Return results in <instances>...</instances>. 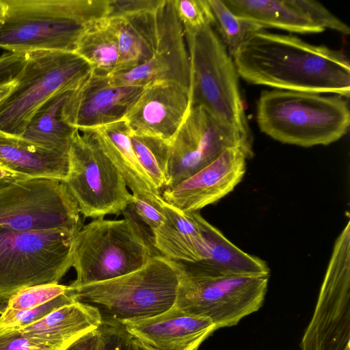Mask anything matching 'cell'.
<instances>
[{
  "label": "cell",
  "mask_w": 350,
  "mask_h": 350,
  "mask_svg": "<svg viewBox=\"0 0 350 350\" xmlns=\"http://www.w3.org/2000/svg\"><path fill=\"white\" fill-rule=\"evenodd\" d=\"M133 204L137 216L152 232L165 223V215L154 206L135 198Z\"/></svg>",
  "instance_id": "74e56055"
},
{
  "label": "cell",
  "mask_w": 350,
  "mask_h": 350,
  "mask_svg": "<svg viewBox=\"0 0 350 350\" xmlns=\"http://www.w3.org/2000/svg\"><path fill=\"white\" fill-rule=\"evenodd\" d=\"M173 3L185 33L212 26L213 18L207 0H173Z\"/></svg>",
  "instance_id": "1f68e13d"
},
{
  "label": "cell",
  "mask_w": 350,
  "mask_h": 350,
  "mask_svg": "<svg viewBox=\"0 0 350 350\" xmlns=\"http://www.w3.org/2000/svg\"><path fill=\"white\" fill-rule=\"evenodd\" d=\"M163 0H108L106 17H122L145 12H154Z\"/></svg>",
  "instance_id": "e575fe53"
},
{
  "label": "cell",
  "mask_w": 350,
  "mask_h": 350,
  "mask_svg": "<svg viewBox=\"0 0 350 350\" xmlns=\"http://www.w3.org/2000/svg\"><path fill=\"white\" fill-rule=\"evenodd\" d=\"M256 122L261 132L282 144L327 146L347 133L350 111L337 94L273 89L261 92Z\"/></svg>",
  "instance_id": "3957f363"
},
{
  "label": "cell",
  "mask_w": 350,
  "mask_h": 350,
  "mask_svg": "<svg viewBox=\"0 0 350 350\" xmlns=\"http://www.w3.org/2000/svg\"><path fill=\"white\" fill-rule=\"evenodd\" d=\"M210 8L212 27L232 57L238 49L256 31L265 28L234 14L223 0H207Z\"/></svg>",
  "instance_id": "f1b7e54d"
},
{
  "label": "cell",
  "mask_w": 350,
  "mask_h": 350,
  "mask_svg": "<svg viewBox=\"0 0 350 350\" xmlns=\"http://www.w3.org/2000/svg\"><path fill=\"white\" fill-rule=\"evenodd\" d=\"M0 164L28 178H52L64 181L69 168L68 154L38 146L21 136L0 131Z\"/></svg>",
  "instance_id": "7402d4cb"
},
{
  "label": "cell",
  "mask_w": 350,
  "mask_h": 350,
  "mask_svg": "<svg viewBox=\"0 0 350 350\" xmlns=\"http://www.w3.org/2000/svg\"><path fill=\"white\" fill-rule=\"evenodd\" d=\"M91 72L90 64L75 52L27 53L13 89L0 103V131L22 135L30 119L46 102L73 91Z\"/></svg>",
  "instance_id": "52a82bcc"
},
{
  "label": "cell",
  "mask_w": 350,
  "mask_h": 350,
  "mask_svg": "<svg viewBox=\"0 0 350 350\" xmlns=\"http://www.w3.org/2000/svg\"><path fill=\"white\" fill-rule=\"evenodd\" d=\"M5 10V4L4 0H0V21L3 18Z\"/></svg>",
  "instance_id": "7bdbcfd3"
},
{
  "label": "cell",
  "mask_w": 350,
  "mask_h": 350,
  "mask_svg": "<svg viewBox=\"0 0 350 350\" xmlns=\"http://www.w3.org/2000/svg\"><path fill=\"white\" fill-rule=\"evenodd\" d=\"M98 350H137L134 338L120 323L103 321Z\"/></svg>",
  "instance_id": "d6a6232c"
},
{
  "label": "cell",
  "mask_w": 350,
  "mask_h": 350,
  "mask_svg": "<svg viewBox=\"0 0 350 350\" xmlns=\"http://www.w3.org/2000/svg\"><path fill=\"white\" fill-rule=\"evenodd\" d=\"M0 167H3L1 164H0ZM5 168V167H4Z\"/></svg>",
  "instance_id": "ee69618b"
},
{
  "label": "cell",
  "mask_w": 350,
  "mask_h": 350,
  "mask_svg": "<svg viewBox=\"0 0 350 350\" xmlns=\"http://www.w3.org/2000/svg\"><path fill=\"white\" fill-rule=\"evenodd\" d=\"M350 222L336 239L301 350H350Z\"/></svg>",
  "instance_id": "7c38bea8"
},
{
  "label": "cell",
  "mask_w": 350,
  "mask_h": 350,
  "mask_svg": "<svg viewBox=\"0 0 350 350\" xmlns=\"http://www.w3.org/2000/svg\"><path fill=\"white\" fill-rule=\"evenodd\" d=\"M190 107L189 88L176 81H157L143 88L124 120L131 132L170 143Z\"/></svg>",
  "instance_id": "e0dca14e"
},
{
  "label": "cell",
  "mask_w": 350,
  "mask_h": 350,
  "mask_svg": "<svg viewBox=\"0 0 350 350\" xmlns=\"http://www.w3.org/2000/svg\"><path fill=\"white\" fill-rule=\"evenodd\" d=\"M153 254L126 219H94L83 226L76 241L72 267L77 278L68 286L100 282L133 272Z\"/></svg>",
  "instance_id": "ba28073f"
},
{
  "label": "cell",
  "mask_w": 350,
  "mask_h": 350,
  "mask_svg": "<svg viewBox=\"0 0 350 350\" xmlns=\"http://www.w3.org/2000/svg\"><path fill=\"white\" fill-rule=\"evenodd\" d=\"M0 49L75 52L84 31L106 17L108 0H4Z\"/></svg>",
  "instance_id": "7a4b0ae2"
},
{
  "label": "cell",
  "mask_w": 350,
  "mask_h": 350,
  "mask_svg": "<svg viewBox=\"0 0 350 350\" xmlns=\"http://www.w3.org/2000/svg\"><path fill=\"white\" fill-rule=\"evenodd\" d=\"M166 187H172L217 159L239 148L254 155L252 136L219 121L201 107H191L170 142Z\"/></svg>",
  "instance_id": "4fadbf2b"
},
{
  "label": "cell",
  "mask_w": 350,
  "mask_h": 350,
  "mask_svg": "<svg viewBox=\"0 0 350 350\" xmlns=\"http://www.w3.org/2000/svg\"><path fill=\"white\" fill-rule=\"evenodd\" d=\"M98 310L75 301L59 307L20 329L27 338L49 350H64L102 324Z\"/></svg>",
  "instance_id": "d6986e66"
},
{
  "label": "cell",
  "mask_w": 350,
  "mask_h": 350,
  "mask_svg": "<svg viewBox=\"0 0 350 350\" xmlns=\"http://www.w3.org/2000/svg\"><path fill=\"white\" fill-rule=\"evenodd\" d=\"M130 139L135 155L148 177L158 190L164 189L168 182L170 143L131 131Z\"/></svg>",
  "instance_id": "83f0119b"
},
{
  "label": "cell",
  "mask_w": 350,
  "mask_h": 350,
  "mask_svg": "<svg viewBox=\"0 0 350 350\" xmlns=\"http://www.w3.org/2000/svg\"><path fill=\"white\" fill-rule=\"evenodd\" d=\"M80 230L0 228V303L26 287L59 284L72 267Z\"/></svg>",
  "instance_id": "5b68a950"
},
{
  "label": "cell",
  "mask_w": 350,
  "mask_h": 350,
  "mask_svg": "<svg viewBox=\"0 0 350 350\" xmlns=\"http://www.w3.org/2000/svg\"><path fill=\"white\" fill-rule=\"evenodd\" d=\"M70 92L59 94L46 102L30 119L21 136L46 149L68 154L77 129L63 120L62 110Z\"/></svg>",
  "instance_id": "d4e9b609"
},
{
  "label": "cell",
  "mask_w": 350,
  "mask_h": 350,
  "mask_svg": "<svg viewBox=\"0 0 350 350\" xmlns=\"http://www.w3.org/2000/svg\"><path fill=\"white\" fill-rule=\"evenodd\" d=\"M26 62V53H6L0 55V85L16 79Z\"/></svg>",
  "instance_id": "d590c367"
},
{
  "label": "cell",
  "mask_w": 350,
  "mask_h": 350,
  "mask_svg": "<svg viewBox=\"0 0 350 350\" xmlns=\"http://www.w3.org/2000/svg\"><path fill=\"white\" fill-rule=\"evenodd\" d=\"M75 53L90 64L93 73L114 75L119 59V42L111 19L104 17L92 23L81 36Z\"/></svg>",
  "instance_id": "484cf974"
},
{
  "label": "cell",
  "mask_w": 350,
  "mask_h": 350,
  "mask_svg": "<svg viewBox=\"0 0 350 350\" xmlns=\"http://www.w3.org/2000/svg\"><path fill=\"white\" fill-rule=\"evenodd\" d=\"M143 88L112 84L109 76L93 73L65 101L63 120L77 130L94 129L124 120Z\"/></svg>",
  "instance_id": "9a60e30c"
},
{
  "label": "cell",
  "mask_w": 350,
  "mask_h": 350,
  "mask_svg": "<svg viewBox=\"0 0 350 350\" xmlns=\"http://www.w3.org/2000/svg\"><path fill=\"white\" fill-rule=\"evenodd\" d=\"M16 176H19V175L16 174L15 173L10 172L4 167H0V180L5 178H8V177Z\"/></svg>",
  "instance_id": "60d3db41"
},
{
  "label": "cell",
  "mask_w": 350,
  "mask_h": 350,
  "mask_svg": "<svg viewBox=\"0 0 350 350\" xmlns=\"http://www.w3.org/2000/svg\"><path fill=\"white\" fill-rule=\"evenodd\" d=\"M15 85V80L0 85V103L10 94Z\"/></svg>",
  "instance_id": "ab89813d"
},
{
  "label": "cell",
  "mask_w": 350,
  "mask_h": 350,
  "mask_svg": "<svg viewBox=\"0 0 350 350\" xmlns=\"http://www.w3.org/2000/svg\"><path fill=\"white\" fill-rule=\"evenodd\" d=\"M157 10L107 17L116 29L119 42V59L114 75L139 66L154 55L157 42Z\"/></svg>",
  "instance_id": "cb8c5ba5"
},
{
  "label": "cell",
  "mask_w": 350,
  "mask_h": 350,
  "mask_svg": "<svg viewBox=\"0 0 350 350\" xmlns=\"http://www.w3.org/2000/svg\"><path fill=\"white\" fill-rule=\"evenodd\" d=\"M156 14L157 42L154 55L139 66L109 76L112 84L144 88L154 82L170 81L189 89V57L183 27L173 0H163Z\"/></svg>",
  "instance_id": "5bb4252c"
},
{
  "label": "cell",
  "mask_w": 350,
  "mask_h": 350,
  "mask_svg": "<svg viewBox=\"0 0 350 350\" xmlns=\"http://www.w3.org/2000/svg\"><path fill=\"white\" fill-rule=\"evenodd\" d=\"M195 217L206 247L204 258L201 262H182L187 269L210 276H269L270 270L265 261L237 247L198 211H195Z\"/></svg>",
  "instance_id": "44dd1931"
},
{
  "label": "cell",
  "mask_w": 350,
  "mask_h": 350,
  "mask_svg": "<svg viewBox=\"0 0 350 350\" xmlns=\"http://www.w3.org/2000/svg\"><path fill=\"white\" fill-rule=\"evenodd\" d=\"M175 262L179 284L174 307L209 319L217 329L236 325L263 304L269 276H210Z\"/></svg>",
  "instance_id": "9c48e42d"
},
{
  "label": "cell",
  "mask_w": 350,
  "mask_h": 350,
  "mask_svg": "<svg viewBox=\"0 0 350 350\" xmlns=\"http://www.w3.org/2000/svg\"><path fill=\"white\" fill-rule=\"evenodd\" d=\"M120 323L133 338L154 350H198L217 329L209 319L174 306L152 317Z\"/></svg>",
  "instance_id": "ac0fdd59"
},
{
  "label": "cell",
  "mask_w": 350,
  "mask_h": 350,
  "mask_svg": "<svg viewBox=\"0 0 350 350\" xmlns=\"http://www.w3.org/2000/svg\"><path fill=\"white\" fill-rule=\"evenodd\" d=\"M83 226L78 206L63 181L21 176L0 180V228L81 230Z\"/></svg>",
  "instance_id": "8fae6325"
},
{
  "label": "cell",
  "mask_w": 350,
  "mask_h": 350,
  "mask_svg": "<svg viewBox=\"0 0 350 350\" xmlns=\"http://www.w3.org/2000/svg\"><path fill=\"white\" fill-rule=\"evenodd\" d=\"M179 272L174 260L153 256L143 267L109 280L67 292L76 301L96 308L103 321L122 323L152 317L174 306Z\"/></svg>",
  "instance_id": "277c9868"
},
{
  "label": "cell",
  "mask_w": 350,
  "mask_h": 350,
  "mask_svg": "<svg viewBox=\"0 0 350 350\" xmlns=\"http://www.w3.org/2000/svg\"><path fill=\"white\" fill-rule=\"evenodd\" d=\"M68 159V173L63 182L84 217L120 215L133 202L122 175L91 129L75 131Z\"/></svg>",
  "instance_id": "30bf717a"
},
{
  "label": "cell",
  "mask_w": 350,
  "mask_h": 350,
  "mask_svg": "<svg viewBox=\"0 0 350 350\" xmlns=\"http://www.w3.org/2000/svg\"><path fill=\"white\" fill-rule=\"evenodd\" d=\"M190 63V105L250 135L239 75L232 57L211 25L185 33Z\"/></svg>",
  "instance_id": "8992f818"
},
{
  "label": "cell",
  "mask_w": 350,
  "mask_h": 350,
  "mask_svg": "<svg viewBox=\"0 0 350 350\" xmlns=\"http://www.w3.org/2000/svg\"><path fill=\"white\" fill-rule=\"evenodd\" d=\"M242 148L228 149L178 185L163 189L165 202L183 212L198 211L230 193L242 180L246 161L253 157Z\"/></svg>",
  "instance_id": "2e32d148"
},
{
  "label": "cell",
  "mask_w": 350,
  "mask_h": 350,
  "mask_svg": "<svg viewBox=\"0 0 350 350\" xmlns=\"http://www.w3.org/2000/svg\"><path fill=\"white\" fill-rule=\"evenodd\" d=\"M236 15L265 29L277 28L298 33L325 31L300 7L298 0H223Z\"/></svg>",
  "instance_id": "603a6c76"
},
{
  "label": "cell",
  "mask_w": 350,
  "mask_h": 350,
  "mask_svg": "<svg viewBox=\"0 0 350 350\" xmlns=\"http://www.w3.org/2000/svg\"><path fill=\"white\" fill-rule=\"evenodd\" d=\"M75 301L66 291L51 301L29 310H0V332L22 329L38 321L55 309Z\"/></svg>",
  "instance_id": "f546056e"
},
{
  "label": "cell",
  "mask_w": 350,
  "mask_h": 350,
  "mask_svg": "<svg viewBox=\"0 0 350 350\" xmlns=\"http://www.w3.org/2000/svg\"><path fill=\"white\" fill-rule=\"evenodd\" d=\"M67 289L68 286L59 284L26 287L12 295L0 310L21 311L34 308L64 294Z\"/></svg>",
  "instance_id": "4dcf8cb0"
},
{
  "label": "cell",
  "mask_w": 350,
  "mask_h": 350,
  "mask_svg": "<svg viewBox=\"0 0 350 350\" xmlns=\"http://www.w3.org/2000/svg\"><path fill=\"white\" fill-rule=\"evenodd\" d=\"M104 152L122 175L135 198L161 211V193L148 177L133 149L130 129L124 120L91 129Z\"/></svg>",
  "instance_id": "ffe728a7"
},
{
  "label": "cell",
  "mask_w": 350,
  "mask_h": 350,
  "mask_svg": "<svg viewBox=\"0 0 350 350\" xmlns=\"http://www.w3.org/2000/svg\"><path fill=\"white\" fill-rule=\"evenodd\" d=\"M0 350H49L18 330L0 332Z\"/></svg>",
  "instance_id": "8d00e7d4"
},
{
  "label": "cell",
  "mask_w": 350,
  "mask_h": 350,
  "mask_svg": "<svg viewBox=\"0 0 350 350\" xmlns=\"http://www.w3.org/2000/svg\"><path fill=\"white\" fill-rule=\"evenodd\" d=\"M232 59L239 76L252 84L349 97V59L325 45L262 29L250 36Z\"/></svg>",
  "instance_id": "6da1fadb"
},
{
  "label": "cell",
  "mask_w": 350,
  "mask_h": 350,
  "mask_svg": "<svg viewBox=\"0 0 350 350\" xmlns=\"http://www.w3.org/2000/svg\"><path fill=\"white\" fill-rule=\"evenodd\" d=\"M298 3L307 15L324 29H330L344 35L350 33L349 27L318 1L298 0Z\"/></svg>",
  "instance_id": "836d02e7"
},
{
  "label": "cell",
  "mask_w": 350,
  "mask_h": 350,
  "mask_svg": "<svg viewBox=\"0 0 350 350\" xmlns=\"http://www.w3.org/2000/svg\"><path fill=\"white\" fill-rule=\"evenodd\" d=\"M153 235L155 249L165 258L186 264H196L204 258L206 243L202 233L198 236L184 234L165 220Z\"/></svg>",
  "instance_id": "4316f807"
},
{
  "label": "cell",
  "mask_w": 350,
  "mask_h": 350,
  "mask_svg": "<svg viewBox=\"0 0 350 350\" xmlns=\"http://www.w3.org/2000/svg\"><path fill=\"white\" fill-rule=\"evenodd\" d=\"M99 327L81 337L64 350H98L101 340Z\"/></svg>",
  "instance_id": "f35d334b"
},
{
  "label": "cell",
  "mask_w": 350,
  "mask_h": 350,
  "mask_svg": "<svg viewBox=\"0 0 350 350\" xmlns=\"http://www.w3.org/2000/svg\"><path fill=\"white\" fill-rule=\"evenodd\" d=\"M135 345L137 350H154L146 345L134 338Z\"/></svg>",
  "instance_id": "b9f144b4"
}]
</instances>
